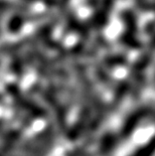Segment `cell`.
I'll return each mask as SVG.
<instances>
[{
  "instance_id": "obj_1",
  "label": "cell",
  "mask_w": 155,
  "mask_h": 156,
  "mask_svg": "<svg viewBox=\"0 0 155 156\" xmlns=\"http://www.w3.org/2000/svg\"><path fill=\"white\" fill-rule=\"evenodd\" d=\"M121 18L125 24L126 30L121 36L122 44L129 46L132 48H140V41L136 37L137 32V23H136V17L133 14V12L130 10H125L122 12Z\"/></svg>"
},
{
  "instance_id": "obj_2",
  "label": "cell",
  "mask_w": 155,
  "mask_h": 156,
  "mask_svg": "<svg viewBox=\"0 0 155 156\" xmlns=\"http://www.w3.org/2000/svg\"><path fill=\"white\" fill-rule=\"evenodd\" d=\"M6 90L9 93V95L11 96L12 100L14 101L15 104L21 109H24L29 114L33 115L35 117H42V116L47 115V113L44 111V109H41L39 106L32 103L30 99H28L27 97L22 95V93L20 92V90H19L17 86L13 84L7 85Z\"/></svg>"
},
{
  "instance_id": "obj_3",
  "label": "cell",
  "mask_w": 155,
  "mask_h": 156,
  "mask_svg": "<svg viewBox=\"0 0 155 156\" xmlns=\"http://www.w3.org/2000/svg\"><path fill=\"white\" fill-rule=\"evenodd\" d=\"M151 112V107L149 106H144L139 108L138 110L133 112L132 114L126 119L124 122L123 127L121 129V137L126 139L132 134V132L135 130V128L140 124L142 120L149 115Z\"/></svg>"
},
{
  "instance_id": "obj_4",
  "label": "cell",
  "mask_w": 155,
  "mask_h": 156,
  "mask_svg": "<svg viewBox=\"0 0 155 156\" xmlns=\"http://www.w3.org/2000/svg\"><path fill=\"white\" fill-rule=\"evenodd\" d=\"M113 5V0H104L100 9L91 19V24L96 28H102L108 22V17Z\"/></svg>"
},
{
  "instance_id": "obj_5",
  "label": "cell",
  "mask_w": 155,
  "mask_h": 156,
  "mask_svg": "<svg viewBox=\"0 0 155 156\" xmlns=\"http://www.w3.org/2000/svg\"><path fill=\"white\" fill-rule=\"evenodd\" d=\"M115 144H116V140H115L113 134L109 133L106 136H104L100 146L101 153L103 155H107L108 153H110L113 150Z\"/></svg>"
},
{
  "instance_id": "obj_6",
  "label": "cell",
  "mask_w": 155,
  "mask_h": 156,
  "mask_svg": "<svg viewBox=\"0 0 155 156\" xmlns=\"http://www.w3.org/2000/svg\"><path fill=\"white\" fill-rule=\"evenodd\" d=\"M154 153H155V136L151 138V140L146 145H144L140 149H138V151H136L131 156H152Z\"/></svg>"
},
{
  "instance_id": "obj_7",
  "label": "cell",
  "mask_w": 155,
  "mask_h": 156,
  "mask_svg": "<svg viewBox=\"0 0 155 156\" xmlns=\"http://www.w3.org/2000/svg\"><path fill=\"white\" fill-rule=\"evenodd\" d=\"M25 23V17L23 15L19 14V15H14L13 17L10 18L9 20L7 27L8 30L10 32H17L19 31V29L21 28V26Z\"/></svg>"
}]
</instances>
